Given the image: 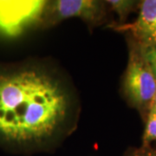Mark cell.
<instances>
[{"mask_svg": "<svg viewBox=\"0 0 156 156\" xmlns=\"http://www.w3.org/2000/svg\"><path fill=\"white\" fill-rule=\"evenodd\" d=\"M67 97L37 70L0 75V138L25 143L50 136L66 116Z\"/></svg>", "mask_w": 156, "mask_h": 156, "instance_id": "6da1fadb", "label": "cell"}, {"mask_svg": "<svg viewBox=\"0 0 156 156\" xmlns=\"http://www.w3.org/2000/svg\"><path fill=\"white\" fill-rule=\"evenodd\" d=\"M124 90L137 108L150 106L156 95V79L140 47L130 50L124 78Z\"/></svg>", "mask_w": 156, "mask_h": 156, "instance_id": "7a4b0ae2", "label": "cell"}, {"mask_svg": "<svg viewBox=\"0 0 156 156\" xmlns=\"http://www.w3.org/2000/svg\"><path fill=\"white\" fill-rule=\"evenodd\" d=\"M45 1H0V29L17 35L42 16Z\"/></svg>", "mask_w": 156, "mask_h": 156, "instance_id": "3957f363", "label": "cell"}, {"mask_svg": "<svg viewBox=\"0 0 156 156\" xmlns=\"http://www.w3.org/2000/svg\"><path fill=\"white\" fill-rule=\"evenodd\" d=\"M50 11L51 22L80 17L89 23H96L104 16L102 5L93 0H58L52 3Z\"/></svg>", "mask_w": 156, "mask_h": 156, "instance_id": "277c9868", "label": "cell"}, {"mask_svg": "<svg viewBox=\"0 0 156 156\" xmlns=\"http://www.w3.org/2000/svg\"><path fill=\"white\" fill-rule=\"evenodd\" d=\"M142 45H156V0L142 1L135 22L127 26Z\"/></svg>", "mask_w": 156, "mask_h": 156, "instance_id": "5b68a950", "label": "cell"}, {"mask_svg": "<svg viewBox=\"0 0 156 156\" xmlns=\"http://www.w3.org/2000/svg\"><path fill=\"white\" fill-rule=\"evenodd\" d=\"M154 140H156V104L152 103L149 106L143 141L145 144H147Z\"/></svg>", "mask_w": 156, "mask_h": 156, "instance_id": "8992f818", "label": "cell"}, {"mask_svg": "<svg viewBox=\"0 0 156 156\" xmlns=\"http://www.w3.org/2000/svg\"><path fill=\"white\" fill-rule=\"evenodd\" d=\"M108 4L111 6L112 9L118 13L121 21L124 20L130 11L133 9L134 5V1H124V0H109Z\"/></svg>", "mask_w": 156, "mask_h": 156, "instance_id": "52a82bcc", "label": "cell"}, {"mask_svg": "<svg viewBox=\"0 0 156 156\" xmlns=\"http://www.w3.org/2000/svg\"><path fill=\"white\" fill-rule=\"evenodd\" d=\"M140 49L156 79V45L140 44Z\"/></svg>", "mask_w": 156, "mask_h": 156, "instance_id": "ba28073f", "label": "cell"}, {"mask_svg": "<svg viewBox=\"0 0 156 156\" xmlns=\"http://www.w3.org/2000/svg\"><path fill=\"white\" fill-rule=\"evenodd\" d=\"M134 156H156V152L154 151H142L135 154Z\"/></svg>", "mask_w": 156, "mask_h": 156, "instance_id": "9c48e42d", "label": "cell"}, {"mask_svg": "<svg viewBox=\"0 0 156 156\" xmlns=\"http://www.w3.org/2000/svg\"><path fill=\"white\" fill-rule=\"evenodd\" d=\"M152 103H154V104H156V95L155 96H154V101H153V102Z\"/></svg>", "mask_w": 156, "mask_h": 156, "instance_id": "30bf717a", "label": "cell"}]
</instances>
